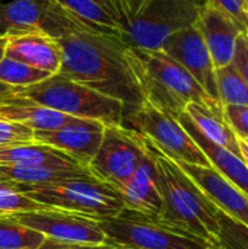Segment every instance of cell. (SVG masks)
Masks as SVG:
<instances>
[{
  "label": "cell",
  "mask_w": 248,
  "mask_h": 249,
  "mask_svg": "<svg viewBox=\"0 0 248 249\" xmlns=\"http://www.w3.org/2000/svg\"><path fill=\"white\" fill-rule=\"evenodd\" d=\"M34 142V130L0 117V147Z\"/></svg>",
  "instance_id": "29"
},
{
  "label": "cell",
  "mask_w": 248,
  "mask_h": 249,
  "mask_svg": "<svg viewBox=\"0 0 248 249\" xmlns=\"http://www.w3.org/2000/svg\"><path fill=\"white\" fill-rule=\"evenodd\" d=\"M162 51L180 63L206 90V93L221 104L218 98L216 69L196 23L171 35L164 42Z\"/></svg>",
  "instance_id": "11"
},
{
  "label": "cell",
  "mask_w": 248,
  "mask_h": 249,
  "mask_svg": "<svg viewBox=\"0 0 248 249\" xmlns=\"http://www.w3.org/2000/svg\"><path fill=\"white\" fill-rule=\"evenodd\" d=\"M41 209H45V206L26 197L16 188L13 182L0 178V214L35 212Z\"/></svg>",
  "instance_id": "27"
},
{
  "label": "cell",
  "mask_w": 248,
  "mask_h": 249,
  "mask_svg": "<svg viewBox=\"0 0 248 249\" xmlns=\"http://www.w3.org/2000/svg\"><path fill=\"white\" fill-rule=\"evenodd\" d=\"M7 216L51 241L76 245H111L99 222L89 216L53 207Z\"/></svg>",
  "instance_id": "10"
},
{
  "label": "cell",
  "mask_w": 248,
  "mask_h": 249,
  "mask_svg": "<svg viewBox=\"0 0 248 249\" xmlns=\"http://www.w3.org/2000/svg\"><path fill=\"white\" fill-rule=\"evenodd\" d=\"M238 146H240V156L244 160L246 166L248 168V143L246 140L238 139Z\"/></svg>",
  "instance_id": "34"
},
{
  "label": "cell",
  "mask_w": 248,
  "mask_h": 249,
  "mask_svg": "<svg viewBox=\"0 0 248 249\" xmlns=\"http://www.w3.org/2000/svg\"><path fill=\"white\" fill-rule=\"evenodd\" d=\"M50 0H0V29L6 36L39 34L41 19Z\"/></svg>",
  "instance_id": "21"
},
{
  "label": "cell",
  "mask_w": 248,
  "mask_h": 249,
  "mask_svg": "<svg viewBox=\"0 0 248 249\" xmlns=\"http://www.w3.org/2000/svg\"><path fill=\"white\" fill-rule=\"evenodd\" d=\"M218 98L222 107L225 105H247L248 86L232 63L216 69Z\"/></svg>",
  "instance_id": "25"
},
{
  "label": "cell",
  "mask_w": 248,
  "mask_h": 249,
  "mask_svg": "<svg viewBox=\"0 0 248 249\" xmlns=\"http://www.w3.org/2000/svg\"><path fill=\"white\" fill-rule=\"evenodd\" d=\"M121 125L149 139L174 162L210 166L205 153L193 142L178 120L161 111L146 99L136 107L124 108Z\"/></svg>",
  "instance_id": "7"
},
{
  "label": "cell",
  "mask_w": 248,
  "mask_h": 249,
  "mask_svg": "<svg viewBox=\"0 0 248 249\" xmlns=\"http://www.w3.org/2000/svg\"><path fill=\"white\" fill-rule=\"evenodd\" d=\"M231 63L248 86V32H241L237 36Z\"/></svg>",
  "instance_id": "31"
},
{
  "label": "cell",
  "mask_w": 248,
  "mask_h": 249,
  "mask_svg": "<svg viewBox=\"0 0 248 249\" xmlns=\"http://www.w3.org/2000/svg\"><path fill=\"white\" fill-rule=\"evenodd\" d=\"M221 223V247L222 249H248V228L231 219L225 213H219Z\"/></svg>",
  "instance_id": "28"
},
{
  "label": "cell",
  "mask_w": 248,
  "mask_h": 249,
  "mask_svg": "<svg viewBox=\"0 0 248 249\" xmlns=\"http://www.w3.org/2000/svg\"><path fill=\"white\" fill-rule=\"evenodd\" d=\"M4 44H6V36L0 34V60L4 57Z\"/></svg>",
  "instance_id": "36"
},
{
  "label": "cell",
  "mask_w": 248,
  "mask_h": 249,
  "mask_svg": "<svg viewBox=\"0 0 248 249\" xmlns=\"http://www.w3.org/2000/svg\"><path fill=\"white\" fill-rule=\"evenodd\" d=\"M0 166H54V168H83L69 155L38 143H19L0 147ZM86 169V168H85Z\"/></svg>",
  "instance_id": "20"
},
{
  "label": "cell",
  "mask_w": 248,
  "mask_h": 249,
  "mask_svg": "<svg viewBox=\"0 0 248 249\" xmlns=\"http://www.w3.org/2000/svg\"><path fill=\"white\" fill-rule=\"evenodd\" d=\"M89 26L117 36L124 42L129 28L127 0H54ZM126 44V42H124Z\"/></svg>",
  "instance_id": "15"
},
{
  "label": "cell",
  "mask_w": 248,
  "mask_h": 249,
  "mask_svg": "<svg viewBox=\"0 0 248 249\" xmlns=\"http://www.w3.org/2000/svg\"><path fill=\"white\" fill-rule=\"evenodd\" d=\"M184 112L190 117L199 131L215 144H219L240 156L238 137L227 123L222 112L213 111L200 104H189Z\"/></svg>",
  "instance_id": "22"
},
{
  "label": "cell",
  "mask_w": 248,
  "mask_h": 249,
  "mask_svg": "<svg viewBox=\"0 0 248 249\" xmlns=\"http://www.w3.org/2000/svg\"><path fill=\"white\" fill-rule=\"evenodd\" d=\"M38 249H124L117 245H76V244H63L51 239H45L44 245Z\"/></svg>",
  "instance_id": "32"
},
{
  "label": "cell",
  "mask_w": 248,
  "mask_h": 249,
  "mask_svg": "<svg viewBox=\"0 0 248 249\" xmlns=\"http://www.w3.org/2000/svg\"><path fill=\"white\" fill-rule=\"evenodd\" d=\"M15 185L26 197L45 207L89 216L96 220L114 217L124 209L120 194L94 178Z\"/></svg>",
  "instance_id": "5"
},
{
  "label": "cell",
  "mask_w": 248,
  "mask_h": 249,
  "mask_svg": "<svg viewBox=\"0 0 248 249\" xmlns=\"http://www.w3.org/2000/svg\"><path fill=\"white\" fill-rule=\"evenodd\" d=\"M145 155L146 149L140 134L124 125H105L99 149L86 171L95 181L120 193Z\"/></svg>",
  "instance_id": "8"
},
{
  "label": "cell",
  "mask_w": 248,
  "mask_h": 249,
  "mask_svg": "<svg viewBox=\"0 0 248 249\" xmlns=\"http://www.w3.org/2000/svg\"><path fill=\"white\" fill-rule=\"evenodd\" d=\"M196 26L203 36L215 69L231 63L237 36L247 32L228 13L208 3L200 7Z\"/></svg>",
  "instance_id": "14"
},
{
  "label": "cell",
  "mask_w": 248,
  "mask_h": 249,
  "mask_svg": "<svg viewBox=\"0 0 248 249\" xmlns=\"http://www.w3.org/2000/svg\"><path fill=\"white\" fill-rule=\"evenodd\" d=\"M98 222L108 242L124 249H212L126 207L117 216Z\"/></svg>",
  "instance_id": "9"
},
{
  "label": "cell",
  "mask_w": 248,
  "mask_h": 249,
  "mask_svg": "<svg viewBox=\"0 0 248 249\" xmlns=\"http://www.w3.org/2000/svg\"><path fill=\"white\" fill-rule=\"evenodd\" d=\"M105 124L96 120L73 117L67 124L56 130L34 131V142L51 146L86 168L99 149Z\"/></svg>",
  "instance_id": "12"
},
{
  "label": "cell",
  "mask_w": 248,
  "mask_h": 249,
  "mask_svg": "<svg viewBox=\"0 0 248 249\" xmlns=\"http://www.w3.org/2000/svg\"><path fill=\"white\" fill-rule=\"evenodd\" d=\"M15 95L32 99L70 117L96 120L105 125L123 124L124 104L121 101L96 92L60 73L26 88H15Z\"/></svg>",
  "instance_id": "4"
},
{
  "label": "cell",
  "mask_w": 248,
  "mask_h": 249,
  "mask_svg": "<svg viewBox=\"0 0 248 249\" xmlns=\"http://www.w3.org/2000/svg\"><path fill=\"white\" fill-rule=\"evenodd\" d=\"M50 76L51 74L48 71L31 67L7 57H3L0 60V82L16 89L35 85Z\"/></svg>",
  "instance_id": "26"
},
{
  "label": "cell",
  "mask_w": 248,
  "mask_h": 249,
  "mask_svg": "<svg viewBox=\"0 0 248 249\" xmlns=\"http://www.w3.org/2000/svg\"><path fill=\"white\" fill-rule=\"evenodd\" d=\"M0 178L15 184H48L66 179L92 178L85 168L54 166H0Z\"/></svg>",
  "instance_id": "23"
},
{
  "label": "cell",
  "mask_w": 248,
  "mask_h": 249,
  "mask_svg": "<svg viewBox=\"0 0 248 249\" xmlns=\"http://www.w3.org/2000/svg\"><path fill=\"white\" fill-rule=\"evenodd\" d=\"M140 1H142V0H127V4H129V12H130V18H132V15L134 13L136 7L140 4ZM129 22H130V19H129Z\"/></svg>",
  "instance_id": "35"
},
{
  "label": "cell",
  "mask_w": 248,
  "mask_h": 249,
  "mask_svg": "<svg viewBox=\"0 0 248 249\" xmlns=\"http://www.w3.org/2000/svg\"><path fill=\"white\" fill-rule=\"evenodd\" d=\"M126 55L146 101L177 118L189 104H200L222 112L197 80L162 50L127 47Z\"/></svg>",
  "instance_id": "3"
},
{
  "label": "cell",
  "mask_w": 248,
  "mask_h": 249,
  "mask_svg": "<svg viewBox=\"0 0 248 249\" xmlns=\"http://www.w3.org/2000/svg\"><path fill=\"white\" fill-rule=\"evenodd\" d=\"M41 29L60 48V74L121 101L124 108L145 101L120 38L89 26L54 0L44 10Z\"/></svg>",
  "instance_id": "1"
},
{
  "label": "cell",
  "mask_w": 248,
  "mask_h": 249,
  "mask_svg": "<svg viewBox=\"0 0 248 249\" xmlns=\"http://www.w3.org/2000/svg\"><path fill=\"white\" fill-rule=\"evenodd\" d=\"M4 57L48 71L50 74L58 73L61 66L57 42L44 32L6 36Z\"/></svg>",
  "instance_id": "17"
},
{
  "label": "cell",
  "mask_w": 248,
  "mask_h": 249,
  "mask_svg": "<svg viewBox=\"0 0 248 249\" xmlns=\"http://www.w3.org/2000/svg\"><path fill=\"white\" fill-rule=\"evenodd\" d=\"M12 95H15V88L7 86V85H4V83L0 82V102L4 101L9 96H12Z\"/></svg>",
  "instance_id": "33"
},
{
  "label": "cell",
  "mask_w": 248,
  "mask_h": 249,
  "mask_svg": "<svg viewBox=\"0 0 248 249\" xmlns=\"http://www.w3.org/2000/svg\"><path fill=\"white\" fill-rule=\"evenodd\" d=\"M175 163L222 213L248 228V196L246 193L225 179L212 166H199L186 162Z\"/></svg>",
  "instance_id": "13"
},
{
  "label": "cell",
  "mask_w": 248,
  "mask_h": 249,
  "mask_svg": "<svg viewBox=\"0 0 248 249\" xmlns=\"http://www.w3.org/2000/svg\"><path fill=\"white\" fill-rule=\"evenodd\" d=\"M0 117L38 130H56L67 124L73 117L47 108L32 99L12 95L0 102Z\"/></svg>",
  "instance_id": "19"
},
{
  "label": "cell",
  "mask_w": 248,
  "mask_h": 249,
  "mask_svg": "<svg viewBox=\"0 0 248 249\" xmlns=\"http://www.w3.org/2000/svg\"><path fill=\"white\" fill-rule=\"evenodd\" d=\"M222 114L241 140H248V107L247 105H225L222 107Z\"/></svg>",
  "instance_id": "30"
},
{
  "label": "cell",
  "mask_w": 248,
  "mask_h": 249,
  "mask_svg": "<svg viewBox=\"0 0 248 249\" xmlns=\"http://www.w3.org/2000/svg\"><path fill=\"white\" fill-rule=\"evenodd\" d=\"M118 194L126 209L137 212L152 220L158 219L162 209V196L158 171L153 159L148 152L133 177L127 181Z\"/></svg>",
  "instance_id": "16"
},
{
  "label": "cell",
  "mask_w": 248,
  "mask_h": 249,
  "mask_svg": "<svg viewBox=\"0 0 248 249\" xmlns=\"http://www.w3.org/2000/svg\"><path fill=\"white\" fill-rule=\"evenodd\" d=\"M246 142H247V143H248V140H246Z\"/></svg>",
  "instance_id": "38"
},
{
  "label": "cell",
  "mask_w": 248,
  "mask_h": 249,
  "mask_svg": "<svg viewBox=\"0 0 248 249\" xmlns=\"http://www.w3.org/2000/svg\"><path fill=\"white\" fill-rule=\"evenodd\" d=\"M200 0H142L130 18L124 36L127 47L162 50L175 32L196 23Z\"/></svg>",
  "instance_id": "6"
},
{
  "label": "cell",
  "mask_w": 248,
  "mask_h": 249,
  "mask_svg": "<svg viewBox=\"0 0 248 249\" xmlns=\"http://www.w3.org/2000/svg\"><path fill=\"white\" fill-rule=\"evenodd\" d=\"M45 239L42 233L20 225L7 214H0V249H38Z\"/></svg>",
  "instance_id": "24"
},
{
  "label": "cell",
  "mask_w": 248,
  "mask_h": 249,
  "mask_svg": "<svg viewBox=\"0 0 248 249\" xmlns=\"http://www.w3.org/2000/svg\"><path fill=\"white\" fill-rule=\"evenodd\" d=\"M142 140L159 177L162 209L155 222L212 249H222L221 210L172 159L164 155L149 139L142 136Z\"/></svg>",
  "instance_id": "2"
},
{
  "label": "cell",
  "mask_w": 248,
  "mask_h": 249,
  "mask_svg": "<svg viewBox=\"0 0 248 249\" xmlns=\"http://www.w3.org/2000/svg\"><path fill=\"white\" fill-rule=\"evenodd\" d=\"M246 1V4H247V7H248V0H244Z\"/></svg>",
  "instance_id": "37"
},
{
  "label": "cell",
  "mask_w": 248,
  "mask_h": 249,
  "mask_svg": "<svg viewBox=\"0 0 248 249\" xmlns=\"http://www.w3.org/2000/svg\"><path fill=\"white\" fill-rule=\"evenodd\" d=\"M177 120L193 139V142L199 146V149L205 153L210 166L248 196V168L241 156L219 144H215L208 137H205L184 111L177 117Z\"/></svg>",
  "instance_id": "18"
}]
</instances>
